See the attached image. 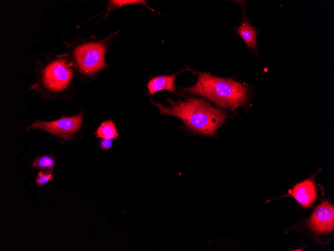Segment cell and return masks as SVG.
<instances>
[{
    "mask_svg": "<svg viewBox=\"0 0 334 251\" xmlns=\"http://www.w3.org/2000/svg\"><path fill=\"white\" fill-rule=\"evenodd\" d=\"M112 145L111 139H103L100 142V147L104 150L110 149Z\"/></svg>",
    "mask_w": 334,
    "mask_h": 251,
    "instance_id": "14",
    "label": "cell"
},
{
    "mask_svg": "<svg viewBox=\"0 0 334 251\" xmlns=\"http://www.w3.org/2000/svg\"><path fill=\"white\" fill-rule=\"evenodd\" d=\"M177 74L158 76L152 79L148 84L149 94L153 95L158 91L164 90L176 92L174 81Z\"/></svg>",
    "mask_w": 334,
    "mask_h": 251,
    "instance_id": "8",
    "label": "cell"
},
{
    "mask_svg": "<svg viewBox=\"0 0 334 251\" xmlns=\"http://www.w3.org/2000/svg\"><path fill=\"white\" fill-rule=\"evenodd\" d=\"M290 194L302 205L308 207L316 200V189L314 181L311 179H306L296 184Z\"/></svg>",
    "mask_w": 334,
    "mask_h": 251,
    "instance_id": "7",
    "label": "cell"
},
{
    "mask_svg": "<svg viewBox=\"0 0 334 251\" xmlns=\"http://www.w3.org/2000/svg\"><path fill=\"white\" fill-rule=\"evenodd\" d=\"M98 136L103 139H112L118 136L115 124L110 120L103 122L97 130Z\"/></svg>",
    "mask_w": 334,
    "mask_h": 251,
    "instance_id": "10",
    "label": "cell"
},
{
    "mask_svg": "<svg viewBox=\"0 0 334 251\" xmlns=\"http://www.w3.org/2000/svg\"><path fill=\"white\" fill-rule=\"evenodd\" d=\"M105 53L106 48L102 43H90L77 47L74 56L80 71L90 75L106 67Z\"/></svg>",
    "mask_w": 334,
    "mask_h": 251,
    "instance_id": "3",
    "label": "cell"
},
{
    "mask_svg": "<svg viewBox=\"0 0 334 251\" xmlns=\"http://www.w3.org/2000/svg\"><path fill=\"white\" fill-rule=\"evenodd\" d=\"M242 24L236 29L247 46L254 50L256 48V32L247 20L245 13H244Z\"/></svg>",
    "mask_w": 334,
    "mask_h": 251,
    "instance_id": "9",
    "label": "cell"
},
{
    "mask_svg": "<svg viewBox=\"0 0 334 251\" xmlns=\"http://www.w3.org/2000/svg\"><path fill=\"white\" fill-rule=\"evenodd\" d=\"M72 77L70 64L63 58L50 63L43 74L44 86L52 91H61L67 88Z\"/></svg>",
    "mask_w": 334,
    "mask_h": 251,
    "instance_id": "4",
    "label": "cell"
},
{
    "mask_svg": "<svg viewBox=\"0 0 334 251\" xmlns=\"http://www.w3.org/2000/svg\"><path fill=\"white\" fill-rule=\"evenodd\" d=\"M82 114L73 117H62L52 122L38 121L30 125L28 130L42 129L62 137H69L77 132L82 124Z\"/></svg>",
    "mask_w": 334,
    "mask_h": 251,
    "instance_id": "5",
    "label": "cell"
},
{
    "mask_svg": "<svg viewBox=\"0 0 334 251\" xmlns=\"http://www.w3.org/2000/svg\"><path fill=\"white\" fill-rule=\"evenodd\" d=\"M308 225L318 233L332 231L334 227V206L327 201H323L312 214Z\"/></svg>",
    "mask_w": 334,
    "mask_h": 251,
    "instance_id": "6",
    "label": "cell"
},
{
    "mask_svg": "<svg viewBox=\"0 0 334 251\" xmlns=\"http://www.w3.org/2000/svg\"><path fill=\"white\" fill-rule=\"evenodd\" d=\"M184 91L206 97L224 108L242 106L248 99L244 85L232 79L212 76L210 73H200L196 85Z\"/></svg>",
    "mask_w": 334,
    "mask_h": 251,
    "instance_id": "2",
    "label": "cell"
},
{
    "mask_svg": "<svg viewBox=\"0 0 334 251\" xmlns=\"http://www.w3.org/2000/svg\"><path fill=\"white\" fill-rule=\"evenodd\" d=\"M132 4H142L145 5V1H138V0H128V1H112L110 2V7H121L122 6H125L126 5H132Z\"/></svg>",
    "mask_w": 334,
    "mask_h": 251,
    "instance_id": "13",
    "label": "cell"
},
{
    "mask_svg": "<svg viewBox=\"0 0 334 251\" xmlns=\"http://www.w3.org/2000/svg\"><path fill=\"white\" fill-rule=\"evenodd\" d=\"M151 101L158 108L160 114L178 117L192 130L208 136L214 134L226 118L223 111L194 97L177 101L168 99L170 107Z\"/></svg>",
    "mask_w": 334,
    "mask_h": 251,
    "instance_id": "1",
    "label": "cell"
},
{
    "mask_svg": "<svg viewBox=\"0 0 334 251\" xmlns=\"http://www.w3.org/2000/svg\"><path fill=\"white\" fill-rule=\"evenodd\" d=\"M54 165V158L49 155H44L34 160L32 166L36 167L46 172H52Z\"/></svg>",
    "mask_w": 334,
    "mask_h": 251,
    "instance_id": "11",
    "label": "cell"
},
{
    "mask_svg": "<svg viewBox=\"0 0 334 251\" xmlns=\"http://www.w3.org/2000/svg\"><path fill=\"white\" fill-rule=\"evenodd\" d=\"M52 172L44 173L40 171L36 179V183L38 186H42L52 179Z\"/></svg>",
    "mask_w": 334,
    "mask_h": 251,
    "instance_id": "12",
    "label": "cell"
}]
</instances>
